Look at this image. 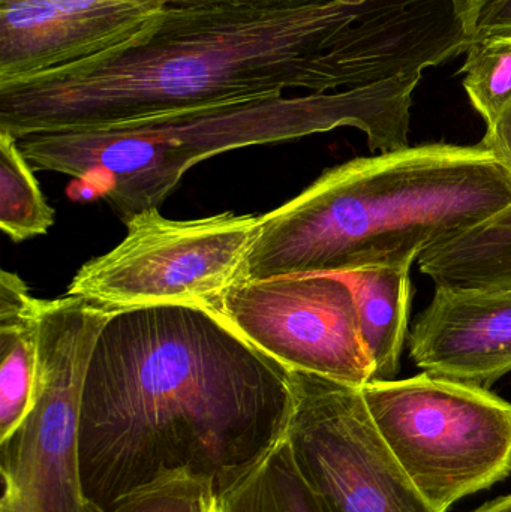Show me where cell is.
<instances>
[{
	"label": "cell",
	"mask_w": 511,
	"mask_h": 512,
	"mask_svg": "<svg viewBox=\"0 0 511 512\" xmlns=\"http://www.w3.org/2000/svg\"><path fill=\"white\" fill-rule=\"evenodd\" d=\"M474 512H511V495L495 499Z\"/></svg>",
	"instance_id": "obj_21"
},
{
	"label": "cell",
	"mask_w": 511,
	"mask_h": 512,
	"mask_svg": "<svg viewBox=\"0 0 511 512\" xmlns=\"http://www.w3.org/2000/svg\"><path fill=\"white\" fill-rule=\"evenodd\" d=\"M480 144L491 150L511 173V105L494 123L488 125Z\"/></svg>",
	"instance_id": "obj_20"
},
{
	"label": "cell",
	"mask_w": 511,
	"mask_h": 512,
	"mask_svg": "<svg viewBox=\"0 0 511 512\" xmlns=\"http://www.w3.org/2000/svg\"><path fill=\"white\" fill-rule=\"evenodd\" d=\"M474 41L511 35V0H470Z\"/></svg>",
	"instance_id": "obj_18"
},
{
	"label": "cell",
	"mask_w": 511,
	"mask_h": 512,
	"mask_svg": "<svg viewBox=\"0 0 511 512\" xmlns=\"http://www.w3.org/2000/svg\"><path fill=\"white\" fill-rule=\"evenodd\" d=\"M422 74L336 92L203 105L105 128L41 132L20 138L18 146L33 170L72 177L126 222L161 209L188 170L231 150L345 126L360 129L371 152L405 149Z\"/></svg>",
	"instance_id": "obj_4"
},
{
	"label": "cell",
	"mask_w": 511,
	"mask_h": 512,
	"mask_svg": "<svg viewBox=\"0 0 511 512\" xmlns=\"http://www.w3.org/2000/svg\"><path fill=\"white\" fill-rule=\"evenodd\" d=\"M509 204L511 173L480 143L351 159L261 216L242 280L414 264Z\"/></svg>",
	"instance_id": "obj_3"
},
{
	"label": "cell",
	"mask_w": 511,
	"mask_h": 512,
	"mask_svg": "<svg viewBox=\"0 0 511 512\" xmlns=\"http://www.w3.org/2000/svg\"><path fill=\"white\" fill-rule=\"evenodd\" d=\"M366 5L165 6L119 47L0 80V132L20 140L285 90H345L338 42Z\"/></svg>",
	"instance_id": "obj_2"
},
{
	"label": "cell",
	"mask_w": 511,
	"mask_h": 512,
	"mask_svg": "<svg viewBox=\"0 0 511 512\" xmlns=\"http://www.w3.org/2000/svg\"><path fill=\"white\" fill-rule=\"evenodd\" d=\"M462 72L471 104L491 125L511 105V35L474 41Z\"/></svg>",
	"instance_id": "obj_16"
},
{
	"label": "cell",
	"mask_w": 511,
	"mask_h": 512,
	"mask_svg": "<svg viewBox=\"0 0 511 512\" xmlns=\"http://www.w3.org/2000/svg\"><path fill=\"white\" fill-rule=\"evenodd\" d=\"M114 312L78 295L41 300L33 406L0 442V512H105L84 492L78 433L93 346Z\"/></svg>",
	"instance_id": "obj_5"
},
{
	"label": "cell",
	"mask_w": 511,
	"mask_h": 512,
	"mask_svg": "<svg viewBox=\"0 0 511 512\" xmlns=\"http://www.w3.org/2000/svg\"><path fill=\"white\" fill-rule=\"evenodd\" d=\"M375 426L438 512L511 474V403L443 376L372 381L362 388Z\"/></svg>",
	"instance_id": "obj_6"
},
{
	"label": "cell",
	"mask_w": 511,
	"mask_h": 512,
	"mask_svg": "<svg viewBox=\"0 0 511 512\" xmlns=\"http://www.w3.org/2000/svg\"><path fill=\"white\" fill-rule=\"evenodd\" d=\"M218 512H324L284 435L218 493Z\"/></svg>",
	"instance_id": "obj_14"
},
{
	"label": "cell",
	"mask_w": 511,
	"mask_h": 512,
	"mask_svg": "<svg viewBox=\"0 0 511 512\" xmlns=\"http://www.w3.org/2000/svg\"><path fill=\"white\" fill-rule=\"evenodd\" d=\"M261 216L221 213L194 221L144 210L125 222V239L87 261L66 294L113 309L188 304L212 310L242 280Z\"/></svg>",
	"instance_id": "obj_7"
},
{
	"label": "cell",
	"mask_w": 511,
	"mask_h": 512,
	"mask_svg": "<svg viewBox=\"0 0 511 512\" xmlns=\"http://www.w3.org/2000/svg\"><path fill=\"white\" fill-rule=\"evenodd\" d=\"M33 171L18 140L0 132V230L14 243L45 236L54 225Z\"/></svg>",
	"instance_id": "obj_15"
},
{
	"label": "cell",
	"mask_w": 511,
	"mask_h": 512,
	"mask_svg": "<svg viewBox=\"0 0 511 512\" xmlns=\"http://www.w3.org/2000/svg\"><path fill=\"white\" fill-rule=\"evenodd\" d=\"M60 11H90L104 0H41ZM167 6H210V5H248V6H306L320 3L338 2V0H164Z\"/></svg>",
	"instance_id": "obj_19"
},
{
	"label": "cell",
	"mask_w": 511,
	"mask_h": 512,
	"mask_svg": "<svg viewBox=\"0 0 511 512\" xmlns=\"http://www.w3.org/2000/svg\"><path fill=\"white\" fill-rule=\"evenodd\" d=\"M41 300L12 271H0V442L29 415L35 399Z\"/></svg>",
	"instance_id": "obj_11"
},
{
	"label": "cell",
	"mask_w": 511,
	"mask_h": 512,
	"mask_svg": "<svg viewBox=\"0 0 511 512\" xmlns=\"http://www.w3.org/2000/svg\"><path fill=\"white\" fill-rule=\"evenodd\" d=\"M285 438L324 512H438L381 436L362 388L290 370Z\"/></svg>",
	"instance_id": "obj_8"
},
{
	"label": "cell",
	"mask_w": 511,
	"mask_h": 512,
	"mask_svg": "<svg viewBox=\"0 0 511 512\" xmlns=\"http://www.w3.org/2000/svg\"><path fill=\"white\" fill-rule=\"evenodd\" d=\"M408 348L423 372L491 387L511 372V291L437 286Z\"/></svg>",
	"instance_id": "obj_10"
},
{
	"label": "cell",
	"mask_w": 511,
	"mask_h": 512,
	"mask_svg": "<svg viewBox=\"0 0 511 512\" xmlns=\"http://www.w3.org/2000/svg\"><path fill=\"white\" fill-rule=\"evenodd\" d=\"M212 312L288 370L359 388L374 381L356 297L344 276L242 280Z\"/></svg>",
	"instance_id": "obj_9"
},
{
	"label": "cell",
	"mask_w": 511,
	"mask_h": 512,
	"mask_svg": "<svg viewBox=\"0 0 511 512\" xmlns=\"http://www.w3.org/2000/svg\"><path fill=\"white\" fill-rule=\"evenodd\" d=\"M110 512H218V493L206 478L180 469L123 496Z\"/></svg>",
	"instance_id": "obj_17"
},
{
	"label": "cell",
	"mask_w": 511,
	"mask_h": 512,
	"mask_svg": "<svg viewBox=\"0 0 511 512\" xmlns=\"http://www.w3.org/2000/svg\"><path fill=\"white\" fill-rule=\"evenodd\" d=\"M290 370L188 304L116 310L93 346L80 409L86 495L110 512L165 472L216 493L287 429Z\"/></svg>",
	"instance_id": "obj_1"
},
{
	"label": "cell",
	"mask_w": 511,
	"mask_h": 512,
	"mask_svg": "<svg viewBox=\"0 0 511 512\" xmlns=\"http://www.w3.org/2000/svg\"><path fill=\"white\" fill-rule=\"evenodd\" d=\"M417 262L437 286L511 291V204L480 224L435 243Z\"/></svg>",
	"instance_id": "obj_13"
},
{
	"label": "cell",
	"mask_w": 511,
	"mask_h": 512,
	"mask_svg": "<svg viewBox=\"0 0 511 512\" xmlns=\"http://www.w3.org/2000/svg\"><path fill=\"white\" fill-rule=\"evenodd\" d=\"M413 265H381L344 274L356 297L360 333L374 364V381L395 379L401 370L413 297Z\"/></svg>",
	"instance_id": "obj_12"
}]
</instances>
